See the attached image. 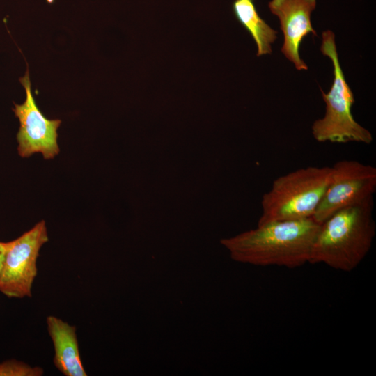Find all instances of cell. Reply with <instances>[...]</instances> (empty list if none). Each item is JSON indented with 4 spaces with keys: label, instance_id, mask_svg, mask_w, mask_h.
Instances as JSON below:
<instances>
[{
    "label": "cell",
    "instance_id": "6da1fadb",
    "mask_svg": "<svg viewBox=\"0 0 376 376\" xmlns=\"http://www.w3.org/2000/svg\"><path fill=\"white\" fill-rule=\"evenodd\" d=\"M320 226L312 217L272 221L221 239V244L237 262L256 266L297 268L309 263L312 245Z\"/></svg>",
    "mask_w": 376,
    "mask_h": 376
},
{
    "label": "cell",
    "instance_id": "7a4b0ae2",
    "mask_svg": "<svg viewBox=\"0 0 376 376\" xmlns=\"http://www.w3.org/2000/svg\"><path fill=\"white\" fill-rule=\"evenodd\" d=\"M373 198L343 208L320 224L314 239L309 263H323L350 272L368 253L375 235Z\"/></svg>",
    "mask_w": 376,
    "mask_h": 376
},
{
    "label": "cell",
    "instance_id": "3957f363",
    "mask_svg": "<svg viewBox=\"0 0 376 376\" xmlns=\"http://www.w3.org/2000/svg\"><path fill=\"white\" fill-rule=\"evenodd\" d=\"M331 166H307L276 178L261 200L258 225L311 218L329 185Z\"/></svg>",
    "mask_w": 376,
    "mask_h": 376
},
{
    "label": "cell",
    "instance_id": "277c9868",
    "mask_svg": "<svg viewBox=\"0 0 376 376\" xmlns=\"http://www.w3.org/2000/svg\"><path fill=\"white\" fill-rule=\"evenodd\" d=\"M322 40L320 51L332 62L334 81L328 93L320 88L326 112L323 118L313 123V136L318 142L370 144L373 139L372 134L359 124L352 114L354 95L340 65L335 35L331 30L324 31L322 33Z\"/></svg>",
    "mask_w": 376,
    "mask_h": 376
},
{
    "label": "cell",
    "instance_id": "5b68a950",
    "mask_svg": "<svg viewBox=\"0 0 376 376\" xmlns=\"http://www.w3.org/2000/svg\"><path fill=\"white\" fill-rule=\"evenodd\" d=\"M375 191V166L339 160L331 166L329 185L312 218L321 224L338 210L373 198Z\"/></svg>",
    "mask_w": 376,
    "mask_h": 376
},
{
    "label": "cell",
    "instance_id": "8992f818",
    "mask_svg": "<svg viewBox=\"0 0 376 376\" xmlns=\"http://www.w3.org/2000/svg\"><path fill=\"white\" fill-rule=\"evenodd\" d=\"M48 241L46 224L42 220L17 238L8 242L0 276L2 294L9 298L31 297L40 250Z\"/></svg>",
    "mask_w": 376,
    "mask_h": 376
},
{
    "label": "cell",
    "instance_id": "52a82bcc",
    "mask_svg": "<svg viewBox=\"0 0 376 376\" xmlns=\"http://www.w3.org/2000/svg\"><path fill=\"white\" fill-rule=\"evenodd\" d=\"M19 81L26 91V100L21 104L15 103L13 109L19 122L17 134L18 154L29 157L34 153H41L45 159H52L59 153L58 129L61 120L48 119L38 107L31 91L29 69Z\"/></svg>",
    "mask_w": 376,
    "mask_h": 376
},
{
    "label": "cell",
    "instance_id": "ba28073f",
    "mask_svg": "<svg viewBox=\"0 0 376 376\" xmlns=\"http://www.w3.org/2000/svg\"><path fill=\"white\" fill-rule=\"evenodd\" d=\"M315 6L316 0H272L268 3L272 13L280 21L283 34L281 52L297 70H308L299 52L303 38L310 33L318 36L311 22Z\"/></svg>",
    "mask_w": 376,
    "mask_h": 376
},
{
    "label": "cell",
    "instance_id": "9c48e42d",
    "mask_svg": "<svg viewBox=\"0 0 376 376\" xmlns=\"http://www.w3.org/2000/svg\"><path fill=\"white\" fill-rule=\"evenodd\" d=\"M46 323L56 369L65 376H87L79 353L76 327L54 315L47 316Z\"/></svg>",
    "mask_w": 376,
    "mask_h": 376
},
{
    "label": "cell",
    "instance_id": "30bf717a",
    "mask_svg": "<svg viewBox=\"0 0 376 376\" xmlns=\"http://www.w3.org/2000/svg\"><path fill=\"white\" fill-rule=\"evenodd\" d=\"M232 7L235 18L256 42V56L270 54L277 31L259 16L253 0H234Z\"/></svg>",
    "mask_w": 376,
    "mask_h": 376
},
{
    "label": "cell",
    "instance_id": "8fae6325",
    "mask_svg": "<svg viewBox=\"0 0 376 376\" xmlns=\"http://www.w3.org/2000/svg\"><path fill=\"white\" fill-rule=\"evenodd\" d=\"M44 370L25 362L10 359L0 363V376H42Z\"/></svg>",
    "mask_w": 376,
    "mask_h": 376
},
{
    "label": "cell",
    "instance_id": "7c38bea8",
    "mask_svg": "<svg viewBox=\"0 0 376 376\" xmlns=\"http://www.w3.org/2000/svg\"><path fill=\"white\" fill-rule=\"evenodd\" d=\"M8 246V242H0V276L2 272L3 263L6 258Z\"/></svg>",
    "mask_w": 376,
    "mask_h": 376
}]
</instances>
